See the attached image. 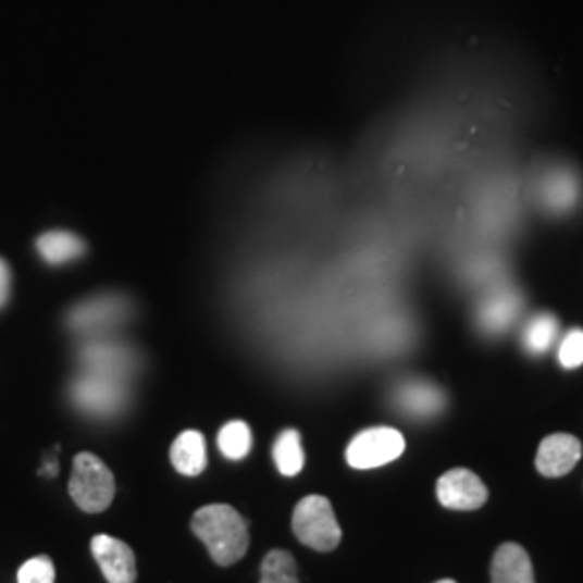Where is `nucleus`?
Returning <instances> with one entry per match:
<instances>
[{
    "mask_svg": "<svg viewBox=\"0 0 583 583\" xmlns=\"http://www.w3.org/2000/svg\"><path fill=\"white\" fill-rule=\"evenodd\" d=\"M558 337V320L551 313H538L534 315L525 331H523V344L534 355H545Z\"/></svg>",
    "mask_w": 583,
    "mask_h": 583,
    "instance_id": "f3484780",
    "label": "nucleus"
},
{
    "mask_svg": "<svg viewBox=\"0 0 583 583\" xmlns=\"http://www.w3.org/2000/svg\"><path fill=\"white\" fill-rule=\"evenodd\" d=\"M493 583H534V569L528 551L521 545L506 543L493 556Z\"/></svg>",
    "mask_w": 583,
    "mask_h": 583,
    "instance_id": "f8f14e48",
    "label": "nucleus"
},
{
    "mask_svg": "<svg viewBox=\"0 0 583 583\" xmlns=\"http://www.w3.org/2000/svg\"><path fill=\"white\" fill-rule=\"evenodd\" d=\"M582 458V443L573 435H551L545 438L536 454V467L547 477H560L575 469Z\"/></svg>",
    "mask_w": 583,
    "mask_h": 583,
    "instance_id": "9b49d317",
    "label": "nucleus"
},
{
    "mask_svg": "<svg viewBox=\"0 0 583 583\" xmlns=\"http://www.w3.org/2000/svg\"><path fill=\"white\" fill-rule=\"evenodd\" d=\"M72 398L87 413L113 415L124 409L128 394H126L124 381L104 376V374L85 372L83 376L74 381Z\"/></svg>",
    "mask_w": 583,
    "mask_h": 583,
    "instance_id": "39448f33",
    "label": "nucleus"
},
{
    "mask_svg": "<svg viewBox=\"0 0 583 583\" xmlns=\"http://www.w3.org/2000/svg\"><path fill=\"white\" fill-rule=\"evenodd\" d=\"M171 462L182 475L188 477L199 475L208 464L203 435L197 431L182 433L171 445Z\"/></svg>",
    "mask_w": 583,
    "mask_h": 583,
    "instance_id": "ddd939ff",
    "label": "nucleus"
},
{
    "mask_svg": "<svg viewBox=\"0 0 583 583\" xmlns=\"http://www.w3.org/2000/svg\"><path fill=\"white\" fill-rule=\"evenodd\" d=\"M70 495L80 510L91 514L102 512L113 504L115 477L98 456L83 451L74 458Z\"/></svg>",
    "mask_w": 583,
    "mask_h": 583,
    "instance_id": "f03ea898",
    "label": "nucleus"
},
{
    "mask_svg": "<svg viewBox=\"0 0 583 583\" xmlns=\"http://www.w3.org/2000/svg\"><path fill=\"white\" fill-rule=\"evenodd\" d=\"M394 400H396V407L405 415L418 418V420L435 418L445 407V394L438 389L437 385H433L431 381H422V379L402 381L396 387Z\"/></svg>",
    "mask_w": 583,
    "mask_h": 583,
    "instance_id": "9d476101",
    "label": "nucleus"
},
{
    "mask_svg": "<svg viewBox=\"0 0 583 583\" xmlns=\"http://www.w3.org/2000/svg\"><path fill=\"white\" fill-rule=\"evenodd\" d=\"M37 251L48 264L59 266V264H67L72 260L83 258L85 243L70 232H48V234L39 236Z\"/></svg>",
    "mask_w": 583,
    "mask_h": 583,
    "instance_id": "2eb2a0df",
    "label": "nucleus"
},
{
    "mask_svg": "<svg viewBox=\"0 0 583 583\" xmlns=\"http://www.w3.org/2000/svg\"><path fill=\"white\" fill-rule=\"evenodd\" d=\"M260 583H298L296 562L288 551L275 549L264 558Z\"/></svg>",
    "mask_w": 583,
    "mask_h": 583,
    "instance_id": "6ab92c4d",
    "label": "nucleus"
},
{
    "mask_svg": "<svg viewBox=\"0 0 583 583\" xmlns=\"http://www.w3.org/2000/svg\"><path fill=\"white\" fill-rule=\"evenodd\" d=\"M253 435L245 422H230L219 433V449L230 460H243L251 451Z\"/></svg>",
    "mask_w": 583,
    "mask_h": 583,
    "instance_id": "a211bd4d",
    "label": "nucleus"
},
{
    "mask_svg": "<svg viewBox=\"0 0 583 583\" xmlns=\"http://www.w3.org/2000/svg\"><path fill=\"white\" fill-rule=\"evenodd\" d=\"M91 551L109 583H135L137 560L133 549L107 534H98L91 541Z\"/></svg>",
    "mask_w": 583,
    "mask_h": 583,
    "instance_id": "6e6552de",
    "label": "nucleus"
},
{
    "mask_svg": "<svg viewBox=\"0 0 583 583\" xmlns=\"http://www.w3.org/2000/svg\"><path fill=\"white\" fill-rule=\"evenodd\" d=\"M54 565L48 556H37L24 562L17 571V583H54Z\"/></svg>",
    "mask_w": 583,
    "mask_h": 583,
    "instance_id": "aec40b11",
    "label": "nucleus"
},
{
    "mask_svg": "<svg viewBox=\"0 0 583 583\" xmlns=\"http://www.w3.org/2000/svg\"><path fill=\"white\" fill-rule=\"evenodd\" d=\"M558 357L567 370H578L583 365V328H571L565 335Z\"/></svg>",
    "mask_w": 583,
    "mask_h": 583,
    "instance_id": "412c9836",
    "label": "nucleus"
},
{
    "mask_svg": "<svg viewBox=\"0 0 583 583\" xmlns=\"http://www.w3.org/2000/svg\"><path fill=\"white\" fill-rule=\"evenodd\" d=\"M407 441L396 429L379 426L359 433L346 449V460L355 469H376L402 456Z\"/></svg>",
    "mask_w": 583,
    "mask_h": 583,
    "instance_id": "20e7f679",
    "label": "nucleus"
},
{
    "mask_svg": "<svg viewBox=\"0 0 583 583\" xmlns=\"http://www.w3.org/2000/svg\"><path fill=\"white\" fill-rule=\"evenodd\" d=\"M273 458H275L280 473L286 477H294L302 471L305 451H302V441H300L298 431L288 429L277 437L275 445H273Z\"/></svg>",
    "mask_w": 583,
    "mask_h": 583,
    "instance_id": "dca6fc26",
    "label": "nucleus"
},
{
    "mask_svg": "<svg viewBox=\"0 0 583 583\" xmlns=\"http://www.w3.org/2000/svg\"><path fill=\"white\" fill-rule=\"evenodd\" d=\"M521 309V298L512 290L497 292L480 309V324L488 333H499L512 324Z\"/></svg>",
    "mask_w": 583,
    "mask_h": 583,
    "instance_id": "4468645a",
    "label": "nucleus"
},
{
    "mask_svg": "<svg viewBox=\"0 0 583 583\" xmlns=\"http://www.w3.org/2000/svg\"><path fill=\"white\" fill-rule=\"evenodd\" d=\"M294 536L309 549L333 551L342 543V528L333 506L322 495H307L298 501L292 517Z\"/></svg>",
    "mask_w": 583,
    "mask_h": 583,
    "instance_id": "7ed1b4c3",
    "label": "nucleus"
},
{
    "mask_svg": "<svg viewBox=\"0 0 583 583\" xmlns=\"http://www.w3.org/2000/svg\"><path fill=\"white\" fill-rule=\"evenodd\" d=\"M437 497L449 510H477L486 504L488 491L473 471L451 469L438 477Z\"/></svg>",
    "mask_w": 583,
    "mask_h": 583,
    "instance_id": "423d86ee",
    "label": "nucleus"
},
{
    "mask_svg": "<svg viewBox=\"0 0 583 583\" xmlns=\"http://www.w3.org/2000/svg\"><path fill=\"white\" fill-rule=\"evenodd\" d=\"M437 583H456L454 580H441V582Z\"/></svg>",
    "mask_w": 583,
    "mask_h": 583,
    "instance_id": "5701e85b",
    "label": "nucleus"
},
{
    "mask_svg": "<svg viewBox=\"0 0 583 583\" xmlns=\"http://www.w3.org/2000/svg\"><path fill=\"white\" fill-rule=\"evenodd\" d=\"M128 300L117 294H104L76 305L67 318L70 326L80 333H98L120 324L128 315Z\"/></svg>",
    "mask_w": 583,
    "mask_h": 583,
    "instance_id": "0eeeda50",
    "label": "nucleus"
},
{
    "mask_svg": "<svg viewBox=\"0 0 583 583\" xmlns=\"http://www.w3.org/2000/svg\"><path fill=\"white\" fill-rule=\"evenodd\" d=\"M80 361L85 372L113 376L120 381H126L128 374L135 368L133 352L115 342H91L83 348Z\"/></svg>",
    "mask_w": 583,
    "mask_h": 583,
    "instance_id": "1a4fd4ad",
    "label": "nucleus"
},
{
    "mask_svg": "<svg viewBox=\"0 0 583 583\" xmlns=\"http://www.w3.org/2000/svg\"><path fill=\"white\" fill-rule=\"evenodd\" d=\"M193 532L219 567L236 565L249 549V523L232 506L212 504L195 512Z\"/></svg>",
    "mask_w": 583,
    "mask_h": 583,
    "instance_id": "f257e3e1",
    "label": "nucleus"
},
{
    "mask_svg": "<svg viewBox=\"0 0 583 583\" xmlns=\"http://www.w3.org/2000/svg\"><path fill=\"white\" fill-rule=\"evenodd\" d=\"M9 292H11V271L4 264V260H0V309L9 300Z\"/></svg>",
    "mask_w": 583,
    "mask_h": 583,
    "instance_id": "4be33fe9",
    "label": "nucleus"
}]
</instances>
